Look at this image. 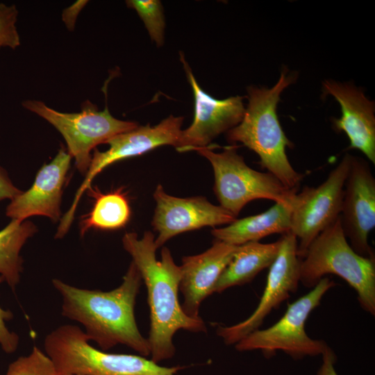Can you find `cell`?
<instances>
[{
	"instance_id": "1",
	"label": "cell",
	"mask_w": 375,
	"mask_h": 375,
	"mask_svg": "<svg viewBox=\"0 0 375 375\" xmlns=\"http://www.w3.org/2000/svg\"><path fill=\"white\" fill-rule=\"evenodd\" d=\"M142 281L131 262L122 284L111 291L78 288L57 278L52 284L62 297V315L81 323L89 341L97 342L104 351L119 344L147 357L150 346L140 333L134 315Z\"/></svg>"
},
{
	"instance_id": "2",
	"label": "cell",
	"mask_w": 375,
	"mask_h": 375,
	"mask_svg": "<svg viewBox=\"0 0 375 375\" xmlns=\"http://www.w3.org/2000/svg\"><path fill=\"white\" fill-rule=\"evenodd\" d=\"M122 244L147 287L151 322L147 340L151 360L158 363L174 356L172 340L177 331L206 332V326L201 318L190 317L182 310L178 297L181 270L168 248L162 249L161 260H158V249L150 231L144 232L142 238L135 233H126Z\"/></svg>"
},
{
	"instance_id": "3",
	"label": "cell",
	"mask_w": 375,
	"mask_h": 375,
	"mask_svg": "<svg viewBox=\"0 0 375 375\" xmlns=\"http://www.w3.org/2000/svg\"><path fill=\"white\" fill-rule=\"evenodd\" d=\"M283 70L272 88L249 86L248 105L241 122L227 131V140L241 142L253 151L260 166L274 175L287 188L298 189L305 176L297 172L286 155V147L293 144L285 135L279 122L276 108L281 92L294 82V74Z\"/></svg>"
},
{
	"instance_id": "4",
	"label": "cell",
	"mask_w": 375,
	"mask_h": 375,
	"mask_svg": "<svg viewBox=\"0 0 375 375\" xmlns=\"http://www.w3.org/2000/svg\"><path fill=\"white\" fill-rule=\"evenodd\" d=\"M327 274L344 280L356 291L361 308L375 315V258L351 248L340 217L318 235L301 260L299 279L305 287L314 288Z\"/></svg>"
},
{
	"instance_id": "5",
	"label": "cell",
	"mask_w": 375,
	"mask_h": 375,
	"mask_svg": "<svg viewBox=\"0 0 375 375\" xmlns=\"http://www.w3.org/2000/svg\"><path fill=\"white\" fill-rule=\"evenodd\" d=\"M85 332L71 324L49 333L44 342L57 375H176L181 366L163 367L146 357L111 353L89 344Z\"/></svg>"
},
{
	"instance_id": "6",
	"label": "cell",
	"mask_w": 375,
	"mask_h": 375,
	"mask_svg": "<svg viewBox=\"0 0 375 375\" xmlns=\"http://www.w3.org/2000/svg\"><path fill=\"white\" fill-rule=\"evenodd\" d=\"M236 144L225 147L222 152L208 147L196 151L210 162L215 177L214 191L222 208L235 217L255 199L276 202L288 201L298 189L285 188L274 175L249 167L238 153Z\"/></svg>"
},
{
	"instance_id": "7",
	"label": "cell",
	"mask_w": 375,
	"mask_h": 375,
	"mask_svg": "<svg viewBox=\"0 0 375 375\" xmlns=\"http://www.w3.org/2000/svg\"><path fill=\"white\" fill-rule=\"evenodd\" d=\"M335 285L333 281L324 277L308 293L288 304L284 315L274 324L252 332L236 343L235 349L239 351L259 350L267 358L278 351L294 360L322 356L328 344L324 340L309 337L306 323L324 294Z\"/></svg>"
},
{
	"instance_id": "8",
	"label": "cell",
	"mask_w": 375,
	"mask_h": 375,
	"mask_svg": "<svg viewBox=\"0 0 375 375\" xmlns=\"http://www.w3.org/2000/svg\"><path fill=\"white\" fill-rule=\"evenodd\" d=\"M22 106L57 129L65 139L67 151L74 158L77 169L85 174L91 162L93 149L138 126L135 122L114 117L107 107L99 110L96 105L88 101L82 104L81 112L73 113L57 111L39 100H26Z\"/></svg>"
},
{
	"instance_id": "9",
	"label": "cell",
	"mask_w": 375,
	"mask_h": 375,
	"mask_svg": "<svg viewBox=\"0 0 375 375\" xmlns=\"http://www.w3.org/2000/svg\"><path fill=\"white\" fill-rule=\"evenodd\" d=\"M183 117L169 116L158 124L151 126H138L119 133L106 142L108 149L100 151L94 149L85 178L76 192L69 210L60 219L57 233L65 235L74 218L78 202L85 191L91 188L94 177L103 169L117 161L145 153L162 145H172L176 149L179 146Z\"/></svg>"
},
{
	"instance_id": "10",
	"label": "cell",
	"mask_w": 375,
	"mask_h": 375,
	"mask_svg": "<svg viewBox=\"0 0 375 375\" xmlns=\"http://www.w3.org/2000/svg\"><path fill=\"white\" fill-rule=\"evenodd\" d=\"M351 155L346 153L317 187L305 186L292 201L291 229L302 259L311 242L340 217Z\"/></svg>"
},
{
	"instance_id": "11",
	"label": "cell",
	"mask_w": 375,
	"mask_h": 375,
	"mask_svg": "<svg viewBox=\"0 0 375 375\" xmlns=\"http://www.w3.org/2000/svg\"><path fill=\"white\" fill-rule=\"evenodd\" d=\"M280 241L278 255L269 267L266 285L256 308L244 321L217 328V334L226 344H235L259 329L269 314L297 291L300 283L301 260L297 253V240L289 231L282 235Z\"/></svg>"
},
{
	"instance_id": "12",
	"label": "cell",
	"mask_w": 375,
	"mask_h": 375,
	"mask_svg": "<svg viewBox=\"0 0 375 375\" xmlns=\"http://www.w3.org/2000/svg\"><path fill=\"white\" fill-rule=\"evenodd\" d=\"M340 217L351 248L362 256L375 258L368 242L375 227V178L368 162L352 155Z\"/></svg>"
},
{
	"instance_id": "13",
	"label": "cell",
	"mask_w": 375,
	"mask_h": 375,
	"mask_svg": "<svg viewBox=\"0 0 375 375\" xmlns=\"http://www.w3.org/2000/svg\"><path fill=\"white\" fill-rule=\"evenodd\" d=\"M153 197L156 207L152 224L158 232L155 240L157 249L180 233L204 226L229 224L236 219L230 212L205 197H174L167 194L161 185L156 188Z\"/></svg>"
},
{
	"instance_id": "14",
	"label": "cell",
	"mask_w": 375,
	"mask_h": 375,
	"mask_svg": "<svg viewBox=\"0 0 375 375\" xmlns=\"http://www.w3.org/2000/svg\"><path fill=\"white\" fill-rule=\"evenodd\" d=\"M181 60L194 97V116L191 125L182 130L178 151L207 147L219 135L237 126L242 119L245 108L243 98L231 97L219 100L203 91L181 53Z\"/></svg>"
},
{
	"instance_id": "15",
	"label": "cell",
	"mask_w": 375,
	"mask_h": 375,
	"mask_svg": "<svg viewBox=\"0 0 375 375\" xmlns=\"http://www.w3.org/2000/svg\"><path fill=\"white\" fill-rule=\"evenodd\" d=\"M72 158L65 148H60L54 158L40 169L32 186L10 200L6 216L20 222L32 216L59 220L62 190Z\"/></svg>"
},
{
	"instance_id": "16",
	"label": "cell",
	"mask_w": 375,
	"mask_h": 375,
	"mask_svg": "<svg viewBox=\"0 0 375 375\" xmlns=\"http://www.w3.org/2000/svg\"><path fill=\"white\" fill-rule=\"evenodd\" d=\"M323 92L332 95L341 107V117L333 119L334 129L344 132L349 139V148L360 151L374 165V103L350 83L326 80L323 82Z\"/></svg>"
},
{
	"instance_id": "17",
	"label": "cell",
	"mask_w": 375,
	"mask_h": 375,
	"mask_svg": "<svg viewBox=\"0 0 375 375\" xmlns=\"http://www.w3.org/2000/svg\"><path fill=\"white\" fill-rule=\"evenodd\" d=\"M237 248L238 246L216 240L206 251L183 258L179 290L184 299L181 308L188 317L201 318V302L213 293L217 281Z\"/></svg>"
},
{
	"instance_id": "18",
	"label": "cell",
	"mask_w": 375,
	"mask_h": 375,
	"mask_svg": "<svg viewBox=\"0 0 375 375\" xmlns=\"http://www.w3.org/2000/svg\"><path fill=\"white\" fill-rule=\"evenodd\" d=\"M295 194L288 201L276 202L262 213L236 219L226 226L212 229L211 233L216 240L235 246L258 242L274 233H286L291 229L292 201Z\"/></svg>"
},
{
	"instance_id": "19",
	"label": "cell",
	"mask_w": 375,
	"mask_h": 375,
	"mask_svg": "<svg viewBox=\"0 0 375 375\" xmlns=\"http://www.w3.org/2000/svg\"><path fill=\"white\" fill-rule=\"evenodd\" d=\"M280 245L279 239L271 243L250 242L238 246L233 258L217 281L213 293H220L231 287L251 281L258 273L274 262Z\"/></svg>"
},
{
	"instance_id": "20",
	"label": "cell",
	"mask_w": 375,
	"mask_h": 375,
	"mask_svg": "<svg viewBox=\"0 0 375 375\" xmlns=\"http://www.w3.org/2000/svg\"><path fill=\"white\" fill-rule=\"evenodd\" d=\"M37 232L31 222L12 219L0 231V276L15 291L23 271V259L20 255L27 240Z\"/></svg>"
},
{
	"instance_id": "21",
	"label": "cell",
	"mask_w": 375,
	"mask_h": 375,
	"mask_svg": "<svg viewBox=\"0 0 375 375\" xmlns=\"http://www.w3.org/2000/svg\"><path fill=\"white\" fill-rule=\"evenodd\" d=\"M90 189L95 202L91 211L80 222L81 236L90 228L115 230L124 227L129 221L131 208L122 189L106 194Z\"/></svg>"
},
{
	"instance_id": "22",
	"label": "cell",
	"mask_w": 375,
	"mask_h": 375,
	"mask_svg": "<svg viewBox=\"0 0 375 375\" xmlns=\"http://www.w3.org/2000/svg\"><path fill=\"white\" fill-rule=\"evenodd\" d=\"M128 8L134 9L142 22L153 41L158 47L164 43L165 28L162 6L157 0H128Z\"/></svg>"
},
{
	"instance_id": "23",
	"label": "cell",
	"mask_w": 375,
	"mask_h": 375,
	"mask_svg": "<svg viewBox=\"0 0 375 375\" xmlns=\"http://www.w3.org/2000/svg\"><path fill=\"white\" fill-rule=\"evenodd\" d=\"M6 375H57L51 358L34 346L30 354L20 356L8 367Z\"/></svg>"
},
{
	"instance_id": "24",
	"label": "cell",
	"mask_w": 375,
	"mask_h": 375,
	"mask_svg": "<svg viewBox=\"0 0 375 375\" xmlns=\"http://www.w3.org/2000/svg\"><path fill=\"white\" fill-rule=\"evenodd\" d=\"M18 13L15 5L0 3V48L15 49L20 46V37L16 26Z\"/></svg>"
},
{
	"instance_id": "25",
	"label": "cell",
	"mask_w": 375,
	"mask_h": 375,
	"mask_svg": "<svg viewBox=\"0 0 375 375\" xmlns=\"http://www.w3.org/2000/svg\"><path fill=\"white\" fill-rule=\"evenodd\" d=\"M3 282L0 276V283ZM13 317L12 313L8 310L0 307V346L3 351L11 353L16 351L19 344V337L13 332L8 330L6 322Z\"/></svg>"
},
{
	"instance_id": "26",
	"label": "cell",
	"mask_w": 375,
	"mask_h": 375,
	"mask_svg": "<svg viewBox=\"0 0 375 375\" xmlns=\"http://www.w3.org/2000/svg\"><path fill=\"white\" fill-rule=\"evenodd\" d=\"M88 2V1H77L63 10L62 19L69 31L74 30L76 19Z\"/></svg>"
},
{
	"instance_id": "27",
	"label": "cell",
	"mask_w": 375,
	"mask_h": 375,
	"mask_svg": "<svg viewBox=\"0 0 375 375\" xmlns=\"http://www.w3.org/2000/svg\"><path fill=\"white\" fill-rule=\"evenodd\" d=\"M21 192L14 185L6 170L0 166V201L7 199L11 200Z\"/></svg>"
},
{
	"instance_id": "28",
	"label": "cell",
	"mask_w": 375,
	"mask_h": 375,
	"mask_svg": "<svg viewBox=\"0 0 375 375\" xmlns=\"http://www.w3.org/2000/svg\"><path fill=\"white\" fill-rule=\"evenodd\" d=\"M322 358V362L316 375H338L335 368L337 358L334 351L328 346Z\"/></svg>"
},
{
	"instance_id": "29",
	"label": "cell",
	"mask_w": 375,
	"mask_h": 375,
	"mask_svg": "<svg viewBox=\"0 0 375 375\" xmlns=\"http://www.w3.org/2000/svg\"><path fill=\"white\" fill-rule=\"evenodd\" d=\"M69 375H79V374H69Z\"/></svg>"
}]
</instances>
